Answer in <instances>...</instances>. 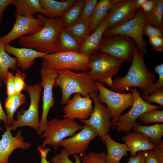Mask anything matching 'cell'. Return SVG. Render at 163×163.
Instances as JSON below:
<instances>
[{"instance_id": "cell-27", "label": "cell", "mask_w": 163, "mask_h": 163, "mask_svg": "<svg viewBox=\"0 0 163 163\" xmlns=\"http://www.w3.org/2000/svg\"><path fill=\"white\" fill-rule=\"evenodd\" d=\"M4 45L0 40V80L5 84L8 69L16 71L17 68V60L12 57L6 52Z\"/></svg>"}, {"instance_id": "cell-5", "label": "cell", "mask_w": 163, "mask_h": 163, "mask_svg": "<svg viewBox=\"0 0 163 163\" xmlns=\"http://www.w3.org/2000/svg\"><path fill=\"white\" fill-rule=\"evenodd\" d=\"M42 58V66L52 69L83 72L88 71L91 68L89 57L79 52H58L48 53Z\"/></svg>"}, {"instance_id": "cell-16", "label": "cell", "mask_w": 163, "mask_h": 163, "mask_svg": "<svg viewBox=\"0 0 163 163\" xmlns=\"http://www.w3.org/2000/svg\"><path fill=\"white\" fill-rule=\"evenodd\" d=\"M97 136L93 129L85 124L79 133L65 139L60 142L59 145L63 147L68 156L79 154L82 157L85 155L91 141Z\"/></svg>"}, {"instance_id": "cell-30", "label": "cell", "mask_w": 163, "mask_h": 163, "mask_svg": "<svg viewBox=\"0 0 163 163\" xmlns=\"http://www.w3.org/2000/svg\"><path fill=\"white\" fill-rule=\"evenodd\" d=\"M25 103L26 97L21 93L14 94L7 97L5 102V107L8 125L14 120L13 117L15 111L22 104Z\"/></svg>"}, {"instance_id": "cell-47", "label": "cell", "mask_w": 163, "mask_h": 163, "mask_svg": "<svg viewBox=\"0 0 163 163\" xmlns=\"http://www.w3.org/2000/svg\"><path fill=\"white\" fill-rule=\"evenodd\" d=\"M154 4V0H147L141 7L143 11L145 13H149L152 9Z\"/></svg>"}, {"instance_id": "cell-8", "label": "cell", "mask_w": 163, "mask_h": 163, "mask_svg": "<svg viewBox=\"0 0 163 163\" xmlns=\"http://www.w3.org/2000/svg\"><path fill=\"white\" fill-rule=\"evenodd\" d=\"M42 87L39 82L34 85H27L26 90L29 94L30 104L27 110L24 109L17 113L16 120H14L9 125L11 130H15L19 127L28 126L37 132L39 128V104Z\"/></svg>"}, {"instance_id": "cell-37", "label": "cell", "mask_w": 163, "mask_h": 163, "mask_svg": "<svg viewBox=\"0 0 163 163\" xmlns=\"http://www.w3.org/2000/svg\"><path fill=\"white\" fill-rule=\"evenodd\" d=\"M106 154L104 152L97 153L90 151L81 159L82 163H106Z\"/></svg>"}, {"instance_id": "cell-45", "label": "cell", "mask_w": 163, "mask_h": 163, "mask_svg": "<svg viewBox=\"0 0 163 163\" xmlns=\"http://www.w3.org/2000/svg\"><path fill=\"white\" fill-rule=\"evenodd\" d=\"M14 0H0V23H2V19L3 12L5 8L12 4Z\"/></svg>"}, {"instance_id": "cell-21", "label": "cell", "mask_w": 163, "mask_h": 163, "mask_svg": "<svg viewBox=\"0 0 163 163\" xmlns=\"http://www.w3.org/2000/svg\"><path fill=\"white\" fill-rule=\"evenodd\" d=\"M108 27V24L102 21L97 28L81 43L79 52L89 57L97 53L104 33Z\"/></svg>"}, {"instance_id": "cell-26", "label": "cell", "mask_w": 163, "mask_h": 163, "mask_svg": "<svg viewBox=\"0 0 163 163\" xmlns=\"http://www.w3.org/2000/svg\"><path fill=\"white\" fill-rule=\"evenodd\" d=\"M133 130L145 134L150 139L152 143L156 146L163 143L162 138L163 136V124L156 123L150 126L137 125Z\"/></svg>"}, {"instance_id": "cell-15", "label": "cell", "mask_w": 163, "mask_h": 163, "mask_svg": "<svg viewBox=\"0 0 163 163\" xmlns=\"http://www.w3.org/2000/svg\"><path fill=\"white\" fill-rule=\"evenodd\" d=\"M135 0H113V3L103 21L109 27L121 24L133 18L139 9L135 4Z\"/></svg>"}, {"instance_id": "cell-12", "label": "cell", "mask_w": 163, "mask_h": 163, "mask_svg": "<svg viewBox=\"0 0 163 163\" xmlns=\"http://www.w3.org/2000/svg\"><path fill=\"white\" fill-rule=\"evenodd\" d=\"M97 94L98 92H96L90 95L94 105L89 118L79 120L91 128L105 144L106 136L111 127V113L106 106L99 101Z\"/></svg>"}, {"instance_id": "cell-36", "label": "cell", "mask_w": 163, "mask_h": 163, "mask_svg": "<svg viewBox=\"0 0 163 163\" xmlns=\"http://www.w3.org/2000/svg\"><path fill=\"white\" fill-rule=\"evenodd\" d=\"M97 0H85L81 15L78 22L90 19L97 3Z\"/></svg>"}, {"instance_id": "cell-20", "label": "cell", "mask_w": 163, "mask_h": 163, "mask_svg": "<svg viewBox=\"0 0 163 163\" xmlns=\"http://www.w3.org/2000/svg\"><path fill=\"white\" fill-rule=\"evenodd\" d=\"M133 130L122 138L129 149L131 156H135L139 151H145L156 147L147 136Z\"/></svg>"}, {"instance_id": "cell-35", "label": "cell", "mask_w": 163, "mask_h": 163, "mask_svg": "<svg viewBox=\"0 0 163 163\" xmlns=\"http://www.w3.org/2000/svg\"><path fill=\"white\" fill-rule=\"evenodd\" d=\"M144 124L152 123H163V110L157 109L147 111L140 115L137 118Z\"/></svg>"}, {"instance_id": "cell-17", "label": "cell", "mask_w": 163, "mask_h": 163, "mask_svg": "<svg viewBox=\"0 0 163 163\" xmlns=\"http://www.w3.org/2000/svg\"><path fill=\"white\" fill-rule=\"evenodd\" d=\"M91 98L90 96L82 97L79 93L74 94L72 98L63 108V118L87 119L93 109Z\"/></svg>"}, {"instance_id": "cell-18", "label": "cell", "mask_w": 163, "mask_h": 163, "mask_svg": "<svg viewBox=\"0 0 163 163\" xmlns=\"http://www.w3.org/2000/svg\"><path fill=\"white\" fill-rule=\"evenodd\" d=\"M6 130L0 140V163H9L8 158L12 152L17 148L27 150L31 144L24 142L21 130L19 129L15 136L11 132L9 125L5 124Z\"/></svg>"}, {"instance_id": "cell-33", "label": "cell", "mask_w": 163, "mask_h": 163, "mask_svg": "<svg viewBox=\"0 0 163 163\" xmlns=\"http://www.w3.org/2000/svg\"><path fill=\"white\" fill-rule=\"evenodd\" d=\"M154 70L158 74V80L157 82L145 88L139 89L140 96L143 99L163 87V63L157 65L154 67Z\"/></svg>"}, {"instance_id": "cell-6", "label": "cell", "mask_w": 163, "mask_h": 163, "mask_svg": "<svg viewBox=\"0 0 163 163\" xmlns=\"http://www.w3.org/2000/svg\"><path fill=\"white\" fill-rule=\"evenodd\" d=\"M84 126L78 124L75 119L69 118H55L47 121L46 129L40 137L44 138L41 146L44 148L47 145H51L56 150L61 141L66 137L74 136Z\"/></svg>"}, {"instance_id": "cell-9", "label": "cell", "mask_w": 163, "mask_h": 163, "mask_svg": "<svg viewBox=\"0 0 163 163\" xmlns=\"http://www.w3.org/2000/svg\"><path fill=\"white\" fill-rule=\"evenodd\" d=\"M99 93L97 98L101 103H104L111 113V128H115L117 120L125 109L132 106L134 101L133 94L119 93L110 90L96 82Z\"/></svg>"}, {"instance_id": "cell-44", "label": "cell", "mask_w": 163, "mask_h": 163, "mask_svg": "<svg viewBox=\"0 0 163 163\" xmlns=\"http://www.w3.org/2000/svg\"><path fill=\"white\" fill-rule=\"evenodd\" d=\"M127 163H145L142 151H139L135 156H130Z\"/></svg>"}, {"instance_id": "cell-49", "label": "cell", "mask_w": 163, "mask_h": 163, "mask_svg": "<svg viewBox=\"0 0 163 163\" xmlns=\"http://www.w3.org/2000/svg\"><path fill=\"white\" fill-rule=\"evenodd\" d=\"M147 0H135V4L136 7L139 9Z\"/></svg>"}, {"instance_id": "cell-7", "label": "cell", "mask_w": 163, "mask_h": 163, "mask_svg": "<svg viewBox=\"0 0 163 163\" xmlns=\"http://www.w3.org/2000/svg\"><path fill=\"white\" fill-rule=\"evenodd\" d=\"M147 22L146 14L140 8L133 18L119 25L107 28L103 36L120 34L129 37L134 40L139 51L145 54L147 43L143 37V31Z\"/></svg>"}, {"instance_id": "cell-29", "label": "cell", "mask_w": 163, "mask_h": 163, "mask_svg": "<svg viewBox=\"0 0 163 163\" xmlns=\"http://www.w3.org/2000/svg\"><path fill=\"white\" fill-rule=\"evenodd\" d=\"M81 44L64 29L61 31L57 42L59 52H79Z\"/></svg>"}, {"instance_id": "cell-1", "label": "cell", "mask_w": 163, "mask_h": 163, "mask_svg": "<svg viewBox=\"0 0 163 163\" xmlns=\"http://www.w3.org/2000/svg\"><path fill=\"white\" fill-rule=\"evenodd\" d=\"M37 15L44 22L43 27L33 35L20 37L18 38L19 43L24 47L41 53H52L59 52L57 40L61 30L64 28L60 18L51 19L40 13Z\"/></svg>"}, {"instance_id": "cell-43", "label": "cell", "mask_w": 163, "mask_h": 163, "mask_svg": "<svg viewBox=\"0 0 163 163\" xmlns=\"http://www.w3.org/2000/svg\"><path fill=\"white\" fill-rule=\"evenodd\" d=\"M150 44L153 48L158 52H162L163 50V38L154 37L149 38Z\"/></svg>"}, {"instance_id": "cell-42", "label": "cell", "mask_w": 163, "mask_h": 163, "mask_svg": "<svg viewBox=\"0 0 163 163\" xmlns=\"http://www.w3.org/2000/svg\"><path fill=\"white\" fill-rule=\"evenodd\" d=\"M5 84L6 86L7 97L14 94V78L11 72H8Z\"/></svg>"}, {"instance_id": "cell-24", "label": "cell", "mask_w": 163, "mask_h": 163, "mask_svg": "<svg viewBox=\"0 0 163 163\" xmlns=\"http://www.w3.org/2000/svg\"><path fill=\"white\" fill-rule=\"evenodd\" d=\"M42 7L48 13V18L54 19L60 18L67 10L77 1L76 0H67L58 1L54 0H39Z\"/></svg>"}, {"instance_id": "cell-46", "label": "cell", "mask_w": 163, "mask_h": 163, "mask_svg": "<svg viewBox=\"0 0 163 163\" xmlns=\"http://www.w3.org/2000/svg\"><path fill=\"white\" fill-rule=\"evenodd\" d=\"M38 149L41 155V161L40 163H50L47 161L46 158L48 152L50 151L49 147L46 148L38 146Z\"/></svg>"}, {"instance_id": "cell-28", "label": "cell", "mask_w": 163, "mask_h": 163, "mask_svg": "<svg viewBox=\"0 0 163 163\" xmlns=\"http://www.w3.org/2000/svg\"><path fill=\"white\" fill-rule=\"evenodd\" d=\"M84 3V0H77L60 17L61 24L64 29L78 22L80 18Z\"/></svg>"}, {"instance_id": "cell-19", "label": "cell", "mask_w": 163, "mask_h": 163, "mask_svg": "<svg viewBox=\"0 0 163 163\" xmlns=\"http://www.w3.org/2000/svg\"><path fill=\"white\" fill-rule=\"evenodd\" d=\"M4 47L7 52L15 57L18 61V67L23 71L26 70L33 65L36 58H43L49 53L38 52L30 48H18L9 44H5Z\"/></svg>"}, {"instance_id": "cell-31", "label": "cell", "mask_w": 163, "mask_h": 163, "mask_svg": "<svg viewBox=\"0 0 163 163\" xmlns=\"http://www.w3.org/2000/svg\"><path fill=\"white\" fill-rule=\"evenodd\" d=\"M146 15L147 23L163 32V0H154L152 9Z\"/></svg>"}, {"instance_id": "cell-38", "label": "cell", "mask_w": 163, "mask_h": 163, "mask_svg": "<svg viewBox=\"0 0 163 163\" xmlns=\"http://www.w3.org/2000/svg\"><path fill=\"white\" fill-rule=\"evenodd\" d=\"M75 160V162L71 161L64 148L62 149L60 153L54 155L50 160L52 163H82L79 155L75 154L72 155Z\"/></svg>"}, {"instance_id": "cell-11", "label": "cell", "mask_w": 163, "mask_h": 163, "mask_svg": "<svg viewBox=\"0 0 163 163\" xmlns=\"http://www.w3.org/2000/svg\"><path fill=\"white\" fill-rule=\"evenodd\" d=\"M129 88L133 95L134 101L129 110L124 114L120 115L117 119L115 128L118 133H129L133 127L142 123V122L136 121L140 115L151 110L162 108L161 106L146 102L140 97L139 91L135 87Z\"/></svg>"}, {"instance_id": "cell-10", "label": "cell", "mask_w": 163, "mask_h": 163, "mask_svg": "<svg viewBox=\"0 0 163 163\" xmlns=\"http://www.w3.org/2000/svg\"><path fill=\"white\" fill-rule=\"evenodd\" d=\"M136 47L134 41L131 37L115 34L103 37L99 51L131 63Z\"/></svg>"}, {"instance_id": "cell-48", "label": "cell", "mask_w": 163, "mask_h": 163, "mask_svg": "<svg viewBox=\"0 0 163 163\" xmlns=\"http://www.w3.org/2000/svg\"><path fill=\"white\" fill-rule=\"evenodd\" d=\"M1 83L0 81V86H1ZM3 121L5 123V124L8 125V118L6 114L4 111L0 101V123ZM0 130L2 131V128L0 126Z\"/></svg>"}, {"instance_id": "cell-39", "label": "cell", "mask_w": 163, "mask_h": 163, "mask_svg": "<svg viewBox=\"0 0 163 163\" xmlns=\"http://www.w3.org/2000/svg\"><path fill=\"white\" fill-rule=\"evenodd\" d=\"M27 75L22 73L19 70L17 69L14 78V93L19 94L22 91L26 90V86L25 80Z\"/></svg>"}, {"instance_id": "cell-23", "label": "cell", "mask_w": 163, "mask_h": 163, "mask_svg": "<svg viewBox=\"0 0 163 163\" xmlns=\"http://www.w3.org/2000/svg\"><path fill=\"white\" fill-rule=\"evenodd\" d=\"M105 144L107 149L106 163H120L123 156H127V152L129 151V149L126 144L114 141L109 133L106 136Z\"/></svg>"}, {"instance_id": "cell-34", "label": "cell", "mask_w": 163, "mask_h": 163, "mask_svg": "<svg viewBox=\"0 0 163 163\" xmlns=\"http://www.w3.org/2000/svg\"><path fill=\"white\" fill-rule=\"evenodd\" d=\"M142 152L145 163H163V143Z\"/></svg>"}, {"instance_id": "cell-14", "label": "cell", "mask_w": 163, "mask_h": 163, "mask_svg": "<svg viewBox=\"0 0 163 163\" xmlns=\"http://www.w3.org/2000/svg\"><path fill=\"white\" fill-rule=\"evenodd\" d=\"M16 20L12 28L7 34L0 37L4 44H9L12 41L25 35H33L42 29L44 23L40 19L31 16H22L15 14Z\"/></svg>"}, {"instance_id": "cell-32", "label": "cell", "mask_w": 163, "mask_h": 163, "mask_svg": "<svg viewBox=\"0 0 163 163\" xmlns=\"http://www.w3.org/2000/svg\"><path fill=\"white\" fill-rule=\"evenodd\" d=\"M90 19L78 22L64 29L81 44L89 35Z\"/></svg>"}, {"instance_id": "cell-41", "label": "cell", "mask_w": 163, "mask_h": 163, "mask_svg": "<svg viewBox=\"0 0 163 163\" xmlns=\"http://www.w3.org/2000/svg\"><path fill=\"white\" fill-rule=\"evenodd\" d=\"M163 32L150 24L146 23L143 29V34L148 36L149 38L158 37L163 38Z\"/></svg>"}, {"instance_id": "cell-22", "label": "cell", "mask_w": 163, "mask_h": 163, "mask_svg": "<svg viewBox=\"0 0 163 163\" xmlns=\"http://www.w3.org/2000/svg\"><path fill=\"white\" fill-rule=\"evenodd\" d=\"M16 8L15 13L22 16H31L42 14L48 17L47 11L41 5L39 0H14L13 3Z\"/></svg>"}, {"instance_id": "cell-4", "label": "cell", "mask_w": 163, "mask_h": 163, "mask_svg": "<svg viewBox=\"0 0 163 163\" xmlns=\"http://www.w3.org/2000/svg\"><path fill=\"white\" fill-rule=\"evenodd\" d=\"M125 61L100 52L89 57L91 68L86 72L96 82L110 87L113 83L112 77L118 73Z\"/></svg>"}, {"instance_id": "cell-3", "label": "cell", "mask_w": 163, "mask_h": 163, "mask_svg": "<svg viewBox=\"0 0 163 163\" xmlns=\"http://www.w3.org/2000/svg\"><path fill=\"white\" fill-rule=\"evenodd\" d=\"M57 70L58 76L54 81L53 87H59L61 89L62 104H66L73 94L78 93L86 97L98 92L96 82L87 74V72L77 73L65 69Z\"/></svg>"}, {"instance_id": "cell-25", "label": "cell", "mask_w": 163, "mask_h": 163, "mask_svg": "<svg viewBox=\"0 0 163 163\" xmlns=\"http://www.w3.org/2000/svg\"><path fill=\"white\" fill-rule=\"evenodd\" d=\"M113 0H100L98 2L90 18L89 35L98 27L111 6Z\"/></svg>"}, {"instance_id": "cell-13", "label": "cell", "mask_w": 163, "mask_h": 163, "mask_svg": "<svg viewBox=\"0 0 163 163\" xmlns=\"http://www.w3.org/2000/svg\"><path fill=\"white\" fill-rule=\"evenodd\" d=\"M40 75L41 78L40 84L43 88V95L42 113L40 122L39 129L37 132L39 135H41L46 129L49 112L55 104L53 89L54 81L58 77V73L57 70L42 66Z\"/></svg>"}, {"instance_id": "cell-2", "label": "cell", "mask_w": 163, "mask_h": 163, "mask_svg": "<svg viewBox=\"0 0 163 163\" xmlns=\"http://www.w3.org/2000/svg\"><path fill=\"white\" fill-rule=\"evenodd\" d=\"M144 54L136 47L128 72L124 76L116 77L112 79L111 90L124 93L130 88L143 89L154 83L155 75L147 69L144 61Z\"/></svg>"}, {"instance_id": "cell-40", "label": "cell", "mask_w": 163, "mask_h": 163, "mask_svg": "<svg viewBox=\"0 0 163 163\" xmlns=\"http://www.w3.org/2000/svg\"><path fill=\"white\" fill-rule=\"evenodd\" d=\"M144 100L150 104L155 103L160 106H163V87H161L155 92L151 94L145 98Z\"/></svg>"}]
</instances>
